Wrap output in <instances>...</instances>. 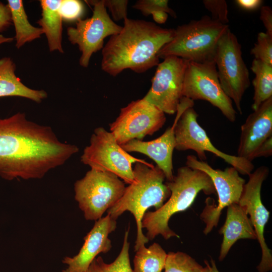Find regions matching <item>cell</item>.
<instances>
[{"instance_id": "obj_1", "label": "cell", "mask_w": 272, "mask_h": 272, "mask_svg": "<svg viewBox=\"0 0 272 272\" xmlns=\"http://www.w3.org/2000/svg\"><path fill=\"white\" fill-rule=\"evenodd\" d=\"M78 147L60 141L52 128L18 112L0 118V176L7 180L40 179L64 164Z\"/></svg>"}, {"instance_id": "obj_2", "label": "cell", "mask_w": 272, "mask_h": 272, "mask_svg": "<svg viewBox=\"0 0 272 272\" xmlns=\"http://www.w3.org/2000/svg\"><path fill=\"white\" fill-rule=\"evenodd\" d=\"M174 34V29L126 18L120 32L111 36L103 47L101 69L112 76L128 69L144 73L160 63L158 53Z\"/></svg>"}, {"instance_id": "obj_3", "label": "cell", "mask_w": 272, "mask_h": 272, "mask_svg": "<svg viewBox=\"0 0 272 272\" xmlns=\"http://www.w3.org/2000/svg\"><path fill=\"white\" fill-rule=\"evenodd\" d=\"M133 181L125 187L120 199L107 212L116 220L124 212L133 216L137 225L134 251L149 242L143 232L142 222L151 207L160 208L169 197L171 192L164 180L165 176L157 166L145 161L137 162L133 168Z\"/></svg>"}, {"instance_id": "obj_4", "label": "cell", "mask_w": 272, "mask_h": 272, "mask_svg": "<svg viewBox=\"0 0 272 272\" xmlns=\"http://www.w3.org/2000/svg\"><path fill=\"white\" fill-rule=\"evenodd\" d=\"M166 184L171 192L169 197L159 209L147 211L142 220V228L146 229L149 240L159 235L166 240L179 238L169 226L171 217L190 208L200 192L207 195L216 193L212 180L206 173L187 166L179 167L173 179Z\"/></svg>"}, {"instance_id": "obj_5", "label": "cell", "mask_w": 272, "mask_h": 272, "mask_svg": "<svg viewBox=\"0 0 272 272\" xmlns=\"http://www.w3.org/2000/svg\"><path fill=\"white\" fill-rule=\"evenodd\" d=\"M229 29L205 15L197 20L177 27L172 39L159 51L158 56L164 59L175 56L188 61H215L216 50L222 36Z\"/></svg>"}, {"instance_id": "obj_6", "label": "cell", "mask_w": 272, "mask_h": 272, "mask_svg": "<svg viewBox=\"0 0 272 272\" xmlns=\"http://www.w3.org/2000/svg\"><path fill=\"white\" fill-rule=\"evenodd\" d=\"M190 103L185 100L180 101L175 119V149L178 151L192 150L196 152L199 159H207L205 152H209L223 159L242 175L250 174L254 166L246 159L225 153L212 143L206 131L198 124V114Z\"/></svg>"}, {"instance_id": "obj_7", "label": "cell", "mask_w": 272, "mask_h": 272, "mask_svg": "<svg viewBox=\"0 0 272 272\" xmlns=\"http://www.w3.org/2000/svg\"><path fill=\"white\" fill-rule=\"evenodd\" d=\"M125 188L113 173L91 169L75 183V198L86 220L97 221L120 199Z\"/></svg>"}, {"instance_id": "obj_8", "label": "cell", "mask_w": 272, "mask_h": 272, "mask_svg": "<svg viewBox=\"0 0 272 272\" xmlns=\"http://www.w3.org/2000/svg\"><path fill=\"white\" fill-rule=\"evenodd\" d=\"M81 161L91 169L111 172L130 184L134 178L132 165L145 160L129 154L110 131L98 127L92 134L89 145L84 149Z\"/></svg>"}, {"instance_id": "obj_9", "label": "cell", "mask_w": 272, "mask_h": 272, "mask_svg": "<svg viewBox=\"0 0 272 272\" xmlns=\"http://www.w3.org/2000/svg\"><path fill=\"white\" fill-rule=\"evenodd\" d=\"M241 48L229 28L220 39L215 57L222 89L241 114L243 96L250 84L249 70L243 59Z\"/></svg>"}, {"instance_id": "obj_10", "label": "cell", "mask_w": 272, "mask_h": 272, "mask_svg": "<svg viewBox=\"0 0 272 272\" xmlns=\"http://www.w3.org/2000/svg\"><path fill=\"white\" fill-rule=\"evenodd\" d=\"M186 166L206 173L212 180L218 196V205L214 200L212 203L211 198H207L200 215L206 225L203 233L207 235L217 227L223 210L232 203H238L245 180L232 166L224 170L215 169L206 162L199 160L192 155L186 157Z\"/></svg>"}, {"instance_id": "obj_11", "label": "cell", "mask_w": 272, "mask_h": 272, "mask_svg": "<svg viewBox=\"0 0 272 272\" xmlns=\"http://www.w3.org/2000/svg\"><path fill=\"white\" fill-rule=\"evenodd\" d=\"M182 97L192 101L201 100L218 108L230 121L236 120L232 101L221 86L215 61H188L182 91Z\"/></svg>"}, {"instance_id": "obj_12", "label": "cell", "mask_w": 272, "mask_h": 272, "mask_svg": "<svg viewBox=\"0 0 272 272\" xmlns=\"http://www.w3.org/2000/svg\"><path fill=\"white\" fill-rule=\"evenodd\" d=\"M86 2L93 6L92 16L86 19L80 18L75 27L67 29L69 41L77 44L81 52L79 64L84 67L88 66L93 54L103 47L104 39L117 34L122 28L110 18L103 0Z\"/></svg>"}, {"instance_id": "obj_13", "label": "cell", "mask_w": 272, "mask_h": 272, "mask_svg": "<svg viewBox=\"0 0 272 272\" xmlns=\"http://www.w3.org/2000/svg\"><path fill=\"white\" fill-rule=\"evenodd\" d=\"M165 113L144 98L133 101L120 109L115 120L111 123L110 131L122 146L132 140L143 141L165 124Z\"/></svg>"}, {"instance_id": "obj_14", "label": "cell", "mask_w": 272, "mask_h": 272, "mask_svg": "<svg viewBox=\"0 0 272 272\" xmlns=\"http://www.w3.org/2000/svg\"><path fill=\"white\" fill-rule=\"evenodd\" d=\"M159 63L152 79L151 87L143 98L165 114L176 112L181 99L188 61L169 56Z\"/></svg>"}, {"instance_id": "obj_15", "label": "cell", "mask_w": 272, "mask_h": 272, "mask_svg": "<svg viewBox=\"0 0 272 272\" xmlns=\"http://www.w3.org/2000/svg\"><path fill=\"white\" fill-rule=\"evenodd\" d=\"M268 173V168L261 166L249 174L248 180L244 185L238 202L249 216L261 247V259L257 266L259 272H267L272 269L271 251L267 247L264 236V228L270 213L262 203L261 198L262 185Z\"/></svg>"}, {"instance_id": "obj_16", "label": "cell", "mask_w": 272, "mask_h": 272, "mask_svg": "<svg viewBox=\"0 0 272 272\" xmlns=\"http://www.w3.org/2000/svg\"><path fill=\"white\" fill-rule=\"evenodd\" d=\"M116 220L108 214L95 221L93 227L84 237V243L78 253L66 256L62 262L67 267L62 272H85L100 253H107L111 248L109 235L116 228Z\"/></svg>"}, {"instance_id": "obj_17", "label": "cell", "mask_w": 272, "mask_h": 272, "mask_svg": "<svg viewBox=\"0 0 272 272\" xmlns=\"http://www.w3.org/2000/svg\"><path fill=\"white\" fill-rule=\"evenodd\" d=\"M272 137V97L262 103L241 125L237 156L252 162L259 147Z\"/></svg>"}, {"instance_id": "obj_18", "label": "cell", "mask_w": 272, "mask_h": 272, "mask_svg": "<svg viewBox=\"0 0 272 272\" xmlns=\"http://www.w3.org/2000/svg\"><path fill=\"white\" fill-rule=\"evenodd\" d=\"M175 125L174 120L171 127L153 140L146 142L132 140L121 146L127 153L137 152L149 157L162 171L167 181H170L174 177L172 158L175 147Z\"/></svg>"}, {"instance_id": "obj_19", "label": "cell", "mask_w": 272, "mask_h": 272, "mask_svg": "<svg viewBox=\"0 0 272 272\" xmlns=\"http://www.w3.org/2000/svg\"><path fill=\"white\" fill-rule=\"evenodd\" d=\"M223 235L219 259L222 261L231 247L241 239H257L251 222L245 208L238 203L227 207L226 219L219 231Z\"/></svg>"}, {"instance_id": "obj_20", "label": "cell", "mask_w": 272, "mask_h": 272, "mask_svg": "<svg viewBox=\"0 0 272 272\" xmlns=\"http://www.w3.org/2000/svg\"><path fill=\"white\" fill-rule=\"evenodd\" d=\"M16 64L10 57L0 58V97L17 96L40 103L47 97L43 90H35L25 85L15 74Z\"/></svg>"}, {"instance_id": "obj_21", "label": "cell", "mask_w": 272, "mask_h": 272, "mask_svg": "<svg viewBox=\"0 0 272 272\" xmlns=\"http://www.w3.org/2000/svg\"><path fill=\"white\" fill-rule=\"evenodd\" d=\"M62 0H41V17L37 22L47 38L50 52L63 53L62 45V18L60 13Z\"/></svg>"}, {"instance_id": "obj_22", "label": "cell", "mask_w": 272, "mask_h": 272, "mask_svg": "<svg viewBox=\"0 0 272 272\" xmlns=\"http://www.w3.org/2000/svg\"><path fill=\"white\" fill-rule=\"evenodd\" d=\"M8 6L10 10L12 23L15 30L16 47L19 49L26 43L40 38L43 34L40 27L30 24L21 0H8Z\"/></svg>"}, {"instance_id": "obj_23", "label": "cell", "mask_w": 272, "mask_h": 272, "mask_svg": "<svg viewBox=\"0 0 272 272\" xmlns=\"http://www.w3.org/2000/svg\"><path fill=\"white\" fill-rule=\"evenodd\" d=\"M255 77L252 109L255 110L264 102L272 97V65L253 59L251 67Z\"/></svg>"}, {"instance_id": "obj_24", "label": "cell", "mask_w": 272, "mask_h": 272, "mask_svg": "<svg viewBox=\"0 0 272 272\" xmlns=\"http://www.w3.org/2000/svg\"><path fill=\"white\" fill-rule=\"evenodd\" d=\"M135 252L133 272H162L164 269L167 253L158 243L148 248L142 246Z\"/></svg>"}, {"instance_id": "obj_25", "label": "cell", "mask_w": 272, "mask_h": 272, "mask_svg": "<svg viewBox=\"0 0 272 272\" xmlns=\"http://www.w3.org/2000/svg\"><path fill=\"white\" fill-rule=\"evenodd\" d=\"M164 272H204L205 267L186 253L169 252L164 266Z\"/></svg>"}, {"instance_id": "obj_26", "label": "cell", "mask_w": 272, "mask_h": 272, "mask_svg": "<svg viewBox=\"0 0 272 272\" xmlns=\"http://www.w3.org/2000/svg\"><path fill=\"white\" fill-rule=\"evenodd\" d=\"M128 233L129 228L125 232L121 250L113 262L106 263L101 256L95 259L100 272H133L129 259Z\"/></svg>"}, {"instance_id": "obj_27", "label": "cell", "mask_w": 272, "mask_h": 272, "mask_svg": "<svg viewBox=\"0 0 272 272\" xmlns=\"http://www.w3.org/2000/svg\"><path fill=\"white\" fill-rule=\"evenodd\" d=\"M250 54L254 59L272 65V36L266 32L259 33Z\"/></svg>"}, {"instance_id": "obj_28", "label": "cell", "mask_w": 272, "mask_h": 272, "mask_svg": "<svg viewBox=\"0 0 272 272\" xmlns=\"http://www.w3.org/2000/svg\"><path fill=\"white\" fill-rule=\"evenodd\" d=\"M132 8L140 11L145 16L165 12L174 18L177 17L175 12L169 7L167 0H139Z\"/></svg>"}, {"instance_id": "obj_29", "label": "cell", "mask_w": 272, "mask_h": 272, "mask_svg": "<svg viewBox=\"0 0 272 272\" xmlns=\"http://www.w3.org/2000/svg\"><path fill=\"white\" fill-rule=\"evenodd\" d=\"M205 7L212 14V19L223 24L229 22L227 3L224 0H204Z\"/></svg>"}, {"instance_id": "obj_30", "label": "cell", "mask_w": 272, "mask_h": 272, "mask_svg": "<svg viewBox=\"0 0 272 272\" xmlns=\"http://www.w3.org/2000/svg\"><path fill=\"white\" fill-rule=\"evenodd\" d=\"M59 11L62 20H78L84 12L83 4L78 0H62Z\"/></svg>"}, {"instance_id": "obj_31", "label": "cell", "mask_w": 272, "mask_h": 272, "mask_svg": "<svg viewBox=\"0 0 272 272\" xmlns=\"http://www.w3.org/2000/svg\"><path fill=\"white\" fill-rule=\"evenodd\" d=\"M115 21L124 20L127 17V0H103Z\"/></svg>"}, {"instance_id": "obj_32", "label": "cell", "mask_w": 272, "mask_h": 272, "mask_svg": "<svg viewBox=\"0 0 272 272\" xmlns=\"http://www.w3.org/2000/svg\"><path fill=\"white\" fill-rule=\"evenodd\" d=\"M12 24L11 14L8 5L0 3V33L6 31Z\"/></svg>"}, {"instance_id": "obj_33", "label": "cell", "mask_w": 272, "mask_h": 272, "mask_svg": "<svg viewBox=\"0 0 272 272\" xmlns=\"http://www.w3.org/2000/svg\"><path fill=\"white\" fill-rule=\"evenodd\" d=\"M259 18L266 29V33L272 36L271 8L267 6H262L260 9Z\"/></svg>"}, {"instance_id": "obj_34", "label": "cell", "mask_w": 272, "mask_h": 272, "mask_svg": "<svg viewBox=\"0 0 272 272\" xmlns=\"http://www.w3.org/2000/svg\"><path fill=\"white\" fill-rule=\"evenodd\" d=\"M272 155V137L268 139L257 150L254 159L260 157H267Z\"/></svg>"}, {"instance_id": "obj_35", "label": "cell", "mask_w": 272, "mask_h": 272, "mask_svg": "<svg viewBox=\"0 0 272 272\" xmlns=\"http://www.w3.org/2000/svg\"><path fill=\"white\" fill-rule=\"evenodd\" d=\"M235 2L240 8L247 11L258 9L263 3L261 0H237Z\"/></svg>"}, {"instance_id": "obj_36", "label": "cell", "mask_w": 272, "mask_h": 272, "mask_svg": "<svg viewBox=\"0 0 272 272\" xmlns=\"http://www.w3.org/2000/svg\"><path fill=\"white\" fill-rule=\"evenodd\" d=\"M155 22L159 24H164L167 20L168 14L165 12H159L152 15Z\"/></svg>"}, {"instance_id": "obj_37", "label": "cell", "mask_w": 272, "mask_h": 272, "mask_svg": "<svg viewBox=\"0 0 272 272\" xmlns=\"http://www.w3.org/2000/svg\"><path fill=\"white\" fill-rule=\"evenodd\" d=\"M205 263L206 266L204 267V272H219L216 266L215 260L212 258L211 259L210 262L205 260Z\"/></svg>"}, {"instance_id": "obj_38", "label": "cell", "mask_w": 272, "mask_h": 272, "mask_svg": "<svg viewBox=\"0 0 272 272\" xmlns=\"http://www.w3.org/2000/svg\"><path fill=\"white\" fill-rule=\"evenodd\" d=\"M85 272H100L96 259L92 262L88 270Z\"/></svg>"}, {"instance_id": "obj_39", "label": "cell", "mask_w": 272, "mask_h": 272, "mask_svg": "<svg viewBox=\"0 0 272 272\" xmlns=\"http://www.w3.org/2000/svg\"><path fill=\"white\" fill-rule=\"evenodd\" d=\"M14 39L13 37H5L3 35L0 34V46L4 43L12 42Z\"/></svg>"}]
</instances>
